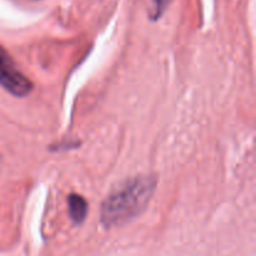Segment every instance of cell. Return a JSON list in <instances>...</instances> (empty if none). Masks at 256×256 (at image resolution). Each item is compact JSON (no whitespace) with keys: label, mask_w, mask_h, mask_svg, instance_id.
<instances>
[{"label":"cell","mask_w":256,"mask_h":256,"mask_svg":"<svg viewBox=\"0 0 256 256\" xmlns=\"http://www.w3.org/2000/svg\"><path fill=\"white\" fill-rule=\"evenodd\" d=\"M69 205V214L75 224H82L86 219L88 215V202L82 196L78 194H72L68 198Z\"/></svg>","instance_id":"3957f363"},{"label":"cell","mask_w":256,"mask_h":256,"mask_svg":"<svg viewBox=\"0 0 256 256\" xmlns=\"http://www.w3.org/2000/svg\"><path fill=\"white\" fill-rule=\"evenodd\" d=\"M158 179L152 175H140L118 186L102 206V224L110 229L120 226L139 216L149 205Z\"/></svg>","instance_id":"6da1fadb"},{"label":"cell","mask_w":256,"mask_h":256,"mask_svg":"<svg viewBox=\"0 0 256 256\" xmlns=\"http://www.w3.org/2000/svg\"><path fill=\"white\" fill-rule=\"evenodd\" d=\"M0 85L18 98H24L32 92V82L18 69L9 52L0 45Z\"/></svg>","instance_id":"7a4b0ae2"},{"label":"cell","mask_w":256,"mask_h":256,"mask_svg":"<svg viewBox=\"0 0 256 256\" xmlns=\"http://www.w3.org/2000/svg\"><path fill=\"white\" fill-rule=\"evenodd\" d=\"M172 0H152V20H159L162 16L166 9L169 8L170 2Z\"/></svg>","instance_id":"277c9868"}]
</instances>
